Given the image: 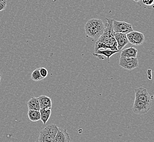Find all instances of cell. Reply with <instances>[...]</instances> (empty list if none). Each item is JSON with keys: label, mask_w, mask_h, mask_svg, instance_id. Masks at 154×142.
I'll return each instance as SVG.
<instances>
[{"label": "cell", "mask_w": 154, "mask_h": 142, "mask_svg": "<svg viewBox=\"0 0 154 142\" xmlns=\"http://www.w3.org/2000/svg\"><path fill=\"white\" fill-rule=\"evenodd\" d=\"M107 23L103 34L98 39L95 43V53L98 49H110L118 51L113 28V19L106 18Z\"/></svg>", "instance_id": "cell-1"}, {"label": "cell", "mask_w": 154, "mask_h": 142, "mask_svg": "<svg viewBox=\"0 0 154 142\" xmlns=\"http://www.w3.org/2000/svg\"><path fill=\"white\" fill-rule=\"evenodd\" d=\"M104 27L102 20L96 18L90 19L85 25L86 35L96 40H97L103 34Z\"/></svg>", "instance_id": "cell-2"}, {"label": "cell", "mask_w": 154, "mask_h": 142, "mask_svg": "<svg viewBox=\"0 0 154 142\" xmlns=\"http://www.w3.org/2000/svg\"><path fill=\"white\" fill-rule=\"evenodd\" d=\"M113 28L115 33H124L127 35L128 33L134 31L131 24L124 21H119L113 20Z\"/></svg>", "instance_id": "cell-3"}, {"label": "cell", "mask_w": 154, "mask_h": 142, "mask_svg": "<svg viewBox=\"0 0 154 142\" xmlns=\"http://www.w3.org/2000/svg\"><path fill=\"white\" fill-rule=\"evenodd\" d=\"M151 103L134 100L132 111L136 114H144L148 112L151 108Z\"/></svg>", "instance_id": "cell-4"}, {"label": "cell", "mask_w": 154, "mask_h": 142, "mask_svg": "<svg viewBox=\"0 0 154 142\" xmlns=\"http://www.w3.org/2000/svg\"><path fill=\"white\" fill-rule=\"evenodd\" d=\"M126 36L128 42L137 46L142 45L145 40L144 36L142 33L134 30L128 33Z\"/></svg>", "instance_id": "cell-5"}, {"label": "cell", "mask_w": 154, "mask_h": 142, "mask_svg": "<svg viewBox=\"0 0 154 142\" xmlns=\"http://www.w3.org/2000/svg\"><path fill=\"white\" fill-rule=\"evenodd\" d=\"M134 91L135 100L148 103H151V96L145 88L143 87H139L135 89Z\"/></svg>", "instance_id": "cell-6"}, {"label": "cell", "mask_w": 154, "mask_h": 142, "mask_svg": "<svg viewBox=\"0 0 154 142\" xmlns=\"http://www.w3.org/2000/svg\"><path fill=\"white\" fill-rule=\"evenodd\" d=\"M114 37L117 43V49L119 51L122 50V48L128 45V41L126 34L124 33H115Z\"/></svg>", "instance_id": "cell-7"}, {"label": "cell", "mask_w": 154, "mask_h": 142, "mask_svg": "<svg viewBox=\"0 0 154 142\" xmlns=\"http://www.w3.org/2000/svg\"><path fill=\"white\" fill-rule=\"evenodd\" d=\"M54 142H70L69 134L67 132L66 130L59 128L54 139Z\"/></svg>", "instance_id": "cell-8"}, {"label": "cell", "mask_w": 154, "mask_h": 142, "mask_svg": "<svg viewBox=\"0 0 154 142\" xmlns=\"http://www.w3.org/2000/svg\"><path fill=\"white\" fill-rule=\"evenodd\" d=\"M40 109L48 108L51 109L52 106V101L51 98L45 95L40 96L38 97Z\"/></svg>", "instance_id": "cell-9"}, {"label": "cell", "mask_w": 154, "mask_h": 142, "mask_svg": "<svg viewBox=\"0 0 154 142\" xmlns=\"http://www.w3.org/2000/svg\"><path fill=\"white\" fill-rule=\"evenodd\" d=\"M55 137L52 136L45 128L40 131L38 142H54Z\"/></svg>", "instance_id": "cell-10"}, {"label": "cell", "mask_w": 154, "mask_h": 142, "mask_svg": "<svg viewBox=\"0 0 154 142\" xmlns=\"http://www.w3.org/2000/svg\"><path fill=\"white\" fill-rule=\"evenodd\" d=\"M138 51L136 48L130 47L122 51L120 56H125L130 57H137Z\"/></svg>", "instance_id": "cell-11"}, {"label": "cell", "mask_w": 154, "mask_h": 142, "mask_svg": "<svg viewBox=\"0 0 154 142\" xmlns=\"http://www.w3.org/2000/svg\"><path fill=\"white\" fill-rule=\"evenodd\" d=\"M122 68H125L128 70H132L134 68H137L138 66V60L137 57L136 59L129 62H125L122 63H119Z\"/></svg>", "instance_id": "cell-12"}, {"label": "cell", "mask_w": 154, "mask_h": 142, "mask_svg": "<svg viewBox=\"0 0 154 142\" xmlns=\"http://www.w3.org/2000/svg\"><path fill=\"white\" fill-rule=\"evenodd\" d=\"M27 104L29 110H35L38 111L40 110V106L38 98L32 97L30 100L28 101Z\"/></svg>", "instance_id": "cell-13"}, {"label": "cell", "mask_w": 154, "mask_h": 142, "mask_svg": "<svg viewBox=\"0 0 154 142\" xmlns=\"http://www.w3.org/2000/svg\"><path fill=\"white\" fill-rule=\"evenodd\" d=\"M39 112L41 114V120L43 124H45L48 120L50 118L51 116V109L48 108H43V109H40Z\"/></svg>", "instance_id": "cell-14"}, {"label": "cell", "mask_w": 154, "mask_h": 142, "mask_svg": "<svg viewBox=\"0 0 154 142\" xmlns=\"http://www.w3.org/2000/svg\"><path fill=\"white\" fill-rule=\"evenodd\" d=\"M120 51H112L110 49H98L95 53L96 54H100V55H102L104 56L107 57L108 62L109 63V59L111 56L113 55L114 54L116 53H118Z\"/></svg>", "instance_id": "cell-15"}, {"label": "cell", "mask_w": 154, "mask_h": 142, "mask_svg": "<svg viewBox=\"0 0 154 142\" xmlns=\"http://www.w3.org/2000/svg\"><path fill=\"white\" fill-rule=\"evenodd\" d=\"M28 116L31 122H36L41 120V114L39 110H29Z\"/></svg>", "instance_id": "cell-16"}, {"label": "cell", "mask_w": 154, "mask_h": 142, "mask_svg": "<svg viewBox=\"0 0 154 142\" xmlns=\"http://www.w3.org/2000/svg\"><path fill=\"white\" fill-rule=\"evenodd\" d=\"M31 78L32 79V80L34 81H41L43 80V78L42 77L39 73V69L37 68L35 70L33 71L32 74L31 75Z\"/></svg>", "instance_id": "cell-17"}, {"label": "cell", "mask_w": 154, "mask_h": 142, "mask_svg": "<svg viewBox=\"0 0 154 142\" xmlns=\"http://www.w3.org/2000/svg\"><path fill=\"white\" fill-rule=\"evenodd\" d=\"M39 69L40 74L42 77H43V79L47 77L48 72L47 69L46 68H44V67H41Z\"/></svg>", "instance_id": "cell-18"}, {"label": "cell", "mask_w": 154, "mask_h": 142, "mask_svg": "<svg viewBox=\"0 0 154 142\" xmlns=\"http://www.w3.org/2000/svg\"><path fill=\"white\" fill-rule=\"evenodd\" d=\"M7 6V2H3L0 1V12L5 10Z\"/></svg>", "instance_id": "cell-19"}, {"label": "cell", "mask_w": 154, "mask_h": 142, "mask_svg": "<svg viewBox=\"0 0 154 142\" xmlns=\"http://www.w3.org/2000/svg\"><path fill=\"white\" fill-rule=\"evenodd\" d=\"M143 3L146 6H151L154 2V0H142Z\"/></svg>", "instance_id": "cell-20"}, {"label": "cell", "mask_w": 154, "mask_h": 142, "mask_svg": "<svg viewBox=\"0 0 154 142\" xmlns=\"http://www.w3.org/2000/svg\"><path fill=\"white\" fill-rule=\"evenodd\" d=\"M134 2H139V1H140V0H134Z\"/></svg>", "instance_id": "cell-21"}, {"label": "cell", "mask_w": 154, "mask_h": 142, "mask_svg": "<svg viewBox=\"0 0 154 142\" xmlns=\"http://www.w3.org/2000/svg\"><path fill=\"white\" fill-rule=\"evenodd\" d=\"M1 1H3V2H7L6 0H0Z\"/></svg>", "instance_id": "cell-22"}, {"label": "cell", "mask_w": 154, "mask_h": 142, "mask_svg": "<svg viewBox=\"0 0 154 142\" xmlns=\"http://www.w3.org/2000/svg\"><path fill=\"white\" fill-rule=\"evenodd\" d=\"M1 75L0 74V82H1Z\"/></svg>", "instance_id": "cell-23"}]
</instances>
